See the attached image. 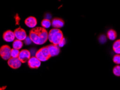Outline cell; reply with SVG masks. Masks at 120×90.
<instances>
[{"mask_svg":"<svg viewBox=\"0 0 120 90\" xmlns=\"http://www.w3.org/2000/svg\"><path fill=\"white\" fill-rule=\"evenodd\" d=\"M113 73L116 76L120 77V65H116L113 68Z\"/></svg>","mask_w":120,"mask_h":90,"instance_id":"cell-19","label":"cell"},{"mask_svg":"<svg viewBox=\"0 0 120 90\" xmlns=\"http://www.w3.org/2000/svg\"><path fill=\"white\" fill-rule=\"evenodd\" d=\"M113 61L114 63H115L116 64H120V54H116L114 56Z\"/></svg>","mask_w":120,"mask_h":90,"instance_id":"cell-20","label":"cell"},{"mask_svg":"<svg viewBox=\"0 0 120 90\" xmlns=\"http://www.w3.org/2000/svg\"><path fill=\"white\" fill-rule=\"evenodd\" d=\"M52 25V23L48 19H44L41 22V25L42 28L45 29H48Z\"/></svg>","mask_w":120,"mask_h":90,"instance_id":"cell-16","label":"cell"},{"mask_svg":"<svg viewBox=\"0 0 120 90\" xmlns=\"http://www.w3.org/2000/svg\"><path fill=\"white\" fill-rule=\"evenodd\" d=\"M31 42L32 41H31V39L29 37H27V38L25 39V43L26 44H30L31 43Z\"/></svg>","mask_w":120,"mask_h":90,"instance_id":"cell-23","label":"cell"},{"mask_svg":"<svg viewBox=\"0 0 120 90\" xmlns=\"http://www.w3.org/2000/svg\"><path fill=\"white\" fill-rule=\"evenodd\" d=\"M26 25L30 28H34L37 25V19L33 16H30L25 19Z\"/></svg>","mask_w":120,"mask_h":90,"instance_id":"cell-10","label":"cell"},{"mask_svg":"<svg viewBox=\"0 0 120 90\" xmlns=\"http://www.w3.org/2000/svg\"><path fill=\"white\" fill-rule=\"evenodd\" d=\"M11 49L7 45H2L0 47V56L3 59L9 60L11 58Z\"/></svg>","mask_w":120,"mask_h":90,"instance_id":"cell-3","label":"cell"},{"mask_svg":"<svg viewBox=\"0 0 120 90\" xmlns=\"http://www.w3.org/2000/svg\"><path fill=\"white\" fill-rule=\"evenodd\" d=\"M22 62L19 58H12L11 57L8 61V64L10 68L14 69L19 68L21 66Z\"/></svg>","mask_w":120,"mask_h":90,"instance_id":"cell-6","label":"cell"},{"mask_svg":"<svg viewBox=\"0 0 120 90\" xmlns=\"http://www.w3.org/2000/svg\"><path fill=\"white\" fill-rule=\"evenodd\" d=\"M35 57L38 58V59L41 61H47V60L45 58V57L42 55L41 53L40 50H38L36 53V54H35Z\"/></svg>","mask_w":120,"mask_h":90,"instance_id":"cell-17","label":"cell"},{"mask_svg":"<svg viewBox=\"0 0 120 90\" xmlns=\"http://www.w3.org/2000/svg\"><path fill=\"white\" fill-rule=\"evenodd\" d=\"M63 38V33L59 29L54 28L48 32V40L52 44L58 45Z\"/></svg>","mask_w":120,"mask_h":90,"instance_id":"cell-2","label":"cell"},{"mask_svg":"<svg viewBox=\"0 0 120 90\" xmlns=\"http://www.w3.org/2000/svg\"><path fill=\"white\" fill-rule=\"evenodd\" d=\"M106 37L105 35H101L99 37V41L101 43H105L106 42Z\"/></svg>","mask_w":120,"mask_h":90,"instance_id":"cell-21","label":"cell"},{"mask_svg":"<svg viewBox=\"0 0 120 90\" xmlns=\"http://www.w3.org/2000/svg\"><path fill=\"white\" fill-rule=\"evenodd\" d=\"M29 37L35 44L42 45L48 40V32L43 28L35 27L30 31Z\"/></svg>","mask_w":120,"mask_h":90,"instance_id":"cell-1","label":"cell"},{"mask_svg":"<svg viewBox=\"0 0 120 90\" xmlns=\"http://www.w3.org/2000/svg\"><path fill=\"white\" fill-rule=\"evenodd\" d=\"M20 51L15 49H11V57L12 58H18L19 54H20Z\"/></svg>","mask_w":120,"mask_h":90,"instance_id":"cell-18","label":"cell"},{"mask_svg":"<svg viewBox=\"0 0 120 90\" xmlns=\"http://www.w3.org/2000/svg\"><path fill=\"white\" fill-rule=\"evenodd\" d=\"M40 51L42 55H43L45 58L47 60H48L49 58L51 57V56L50 54V53H49V51L48 50V48L47 47H42V48L40 49Z\"/></svg>","mask_w":120,"mask_h":90,"instance_id":"cell-12","label":"cell"},{"mask_svg":"<svg viewBox=\"0 0 120 90\" xmlns=\"http://www.w3.org/2000/svg\"><path fill=\"white\" fill-rule=\"evenodd\" d=\"M14 33L15 38H16L17 40H20L21 41L25 40V39L27 38V33H26V31L21 28H19L15 29Z\"/></svg>","mask_w":120,"mask_h":90,"instance_id":"cell-4","label":"cell"},{"mask_svg":"<svg viewBox=\"0 0 120 90\" xmlns=\"http://www.w3.org/2000/svg\"><path fill=\"white\" fill-rule=\"evenodd\" d=\"M13 47L14 49L20 50L23 47V42L21 40L16 39V40H14L13 44Z\"/></svg>","mask_w":120,"mask_h":90,"instance_id":"cell-15","label":"cell"},{"mask_svg":"<svg viewBox=\"0 0 120 90\" xmlns=\"http://www.w3.org/2000/svg\"><path fill=\"white\" fill-rule=\"evenodd\" d=\"M107 37L111 40H114L117 37V33L112 29H110L107 32Z\"/></svg>","mask_w":120,"mask_h":90,"instance_id":"cell-13","label":"cell"},{"mask_svg":"<svg viewBox=\"0 0 120 90\" xmlns=\"http://www.w3.org/2000/svg\"><path fill=\"white\" fill-rule=\"evenodd\" d=\"M15 35L11 30H7L3 33V38L7 42H11L15 40Z\"/></svg>","mask_w":120,"mask_h":90,"instance_id":"cell-8","label":"cell"},{"mask_svg":"<svg viewBox=\"0 0 120 90\" xmlns=\"http://www.w3.org/2000/svg\"><path fill=\"white\" fill-rule=\"evenodd\" d=\"M28 65L31 68H38L41 65V61L36 57H31L28 61Z\"/></svg>","mask_w":120,"mask_h":90,"instance_id":"cell-7","label":"cell"},{"mask_svg":"<svg viewBox=\"0 0 120 90\" xmlns=\"http://www.w3.org/2000/svg\"><path fill=\"white\" fill-rule=\"evenodd\" d=\"M65 43H66V40H65V38H63V40H61V42H60V43L59 44V45H58V46H59V47H63V46L64 45Z\"/></svg>","mask_w":120,"mask_h":90,"instance_id":"cell-22","label":"cell"},{"mask_svg":"<svg viewBox=\"0 0 120 90\" xmlns=\"http://www.w3.org/2000/svg\"><path fill=\"white\" fill-rule=\"evenodd\" d=\"M47 47L48 48L51 57H54V56H57L60 53V49L58 45L52 44L48 46Z\"/></svg>","mask_w":120,"mask_h":90,"instance_id":"cell-9","label":"cell"},{"mask_svg":"<svg viewBox=\"0 0 120 90\" xmlns=\"http://www.w3.org/2000/svg\"><path fill=\"white\" fill-rule=\"evenodd\" d=\"M18 58L22 63H26L30 58V53L29 51L24 49L20 52Z\"/></svg>","mask_w":120,"mask_h":90,"instance_id":"cell-5","label":"cell"},{"mask_svg":"<svg viewBox=\"0 0 120 90\" xmlns=\"http://www.w3.org/2000/svg\"><path fill=\"white\" fill-rule=\"evenodd\" d=\"M112 49L116 54H120V40H118L114 42Z\"/></svg>","mask_w":120,"mask_h":90,"instance_id":"cell-14","label":"cell"},{"mask_svg":"<svg viewBox=\"0 0 120 90\" xmlns=\"http://www.w3.org/2000/svg\"><path fill=\"white\" fill-rule=\"evenodd\" d=\"M64 24V22L62 19L60 18H55L52 19V25L54 28L59 29L62 28Z\"/></svg>","mask_w":120,"mask_h":90,"instance_id":"cell-11","label":"cell"}]
</instances>
